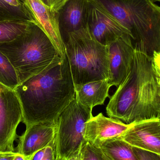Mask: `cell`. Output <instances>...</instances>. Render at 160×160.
Listing matches in <instances>:
<instances>
[{"label": "cell", "instance_id": "cell-1", "mask_svg": "<svg viewBox=\"0 0 160 160\" xmlns=\"http://www.w3.org/2000/svg\"><path fill=\"white\" fill-rule=\"evenodd\" d=\"M160 52L135 48L131 69L110 97V118L126 124L160 118Z\"/></svg>", "mask_w": 160, "mask_h": 160}, {"label": "cell", "instance_id": "cell-2", "mask_svg": "<svg viewBox=\"0 0 160 160\" xmlns=\"http://www.w3.org/2000/svg\"><path fill=\"white\" fill-rule=\"evenodd\" d=\"M14 90L21 105L26 128L56 122L61 112L75 98L66 55H57L44 70L19 84Z\"/></svg>", "mask_w": 160, "mask_h": 160}, {"label": "cell", "instance_id": "cell-3", "mask_svg": "<svg viewBox=\"0 0 160 160\" xmlns=\"http://www.w3.org/2000/svg\"><path fill=\"white\" fill-rule=\"evenodd\" d=\"M131 34L135 48L160 52V8L149 0H95Z\"/></svg>", "mask_w": 160, "mask_h": 160}, {"label": "cell", "instance_id": "cell-4", "mask_svg": "<svg viewBox=\"0 0 160 160\" xmlns=\"http://www.w3.org/2000/svg\"><path fill=\"white\" fill-rule=\"evenodd\" d=\"M0 52L14 67L19 84L40 73L59 55L36 22H31L27 31L13 41L0 44Z\"/></svg>", "mask_w": 160, "mask_h": 160}, {"label": "cell", "instance_id": "cell-5", "mask_svg": "<svg viewBox=\"0 0 160 160\" xmlns=\"http://www.w3.org/2000/svg\"><path fill=\"white\" fill-rule=\"evenodd\" d=\"M64 43L74 85L109 78V47L98 42L88 27L69 34Z\"/></svg>", "mask_w": 160, "mask_h": 160}, {"label": "cell", "instance_id": "cell-6", "mask_svg": "<svg viewBox=\"0 0 160 160\" xmlns=\"http://www.w3.org/2000/svg\"><path fill=\"white\" fill-rule=\"evenodd\" d=\"M92 110L80 104L75 98L61 112L56 121L57 158L65 159L86 142L84 137L85 124L93 116Z\"/></svg>", "mask_w": 160, "mask_h": 160}, {"label": "cell", "instance_id": "cell-7", "mask_svg": "<svg viewBox=\"0 0 160 160\" xmlns=\"http://www.w3.org/2000/svg\"><path fill=\"white\" fill-rule=\"evenodd\" d=\"M22 119V109L16 92L0 83V151H15L17 128Z\"/></svg>", "mask_w": 160, "mask_h": 160}, {"label": "cell", "instance_id": "cell-8", "mask_svg": "<svg viewBox=\"0 0 160 160\" xmlns=\"http://www.w3.org/2000/svg\"><path fill=\"white\" fill-rule=\"evenodd\" d=\"M87 27L93 37L105 46L127 36L132 40L130 32L95 0H89Z\"/></svg>", "mask_w": 160, "mask_h": 160}, {"label": "cell", "instance_id": "cell-9", "mask_svg": "<svg viewBox=\"0 0 160 160\" xmlns=\"http://www.w3.org/2000/svg\"><path fill=\"white\" fill-rule=\"evenodd\" d=\"M109 81L116 88L124 81L131 69L135 48L130 37L124 36L108 45Z\"/></svg>", "mask_w": 160, "mask_h": 160}, {"label": "cell", "instance_id": "cell-10", "mask_svg": "<svg viewBox=\"0 0 160 160\" xmlns=\"http://www.w3.org/2000/svg\"><path fill=\"white\" fill-rule=\"evenodd\" d=\"M120 139L132 147L160 155V118L132 124Z\"/></svg>", "mask_w": 160, "mask_h": 160}, {"label": "cell", "instance_id": "cell-11", "mask_svg": "<svg viewBox=\"0 0 160 160\" xmlns=\"http://www.w3.org/2000/svg\"><path fill=\"white\" fill-rule=\"evenodd\" d=\"M132 124H126L116 118L104 116L100 113L92 116L85 124L84 140L98 147L106 141L119 139Z\"/></svg>", "mask_w": 160, "mask_h": 160}, {"label": "cell", "instance_id": "cell-12", "mask_svg": "<svg viewBox=\"0 0 160 160\" xmlns=\"http://www.w3.org/2000/svg\"><path fill=\"white\" fill-rule=\"evenodd\" d=\"M56 122L34 124L26 128L20 136L15 152L30 158L38 150L48 146L55 138Z\"/></svg>", "mask_w": 160, "mask_h": 160}, {"label": "cell", "instance_id": "cell-13", "mask_svg": "<svg viewBox=\"0 0 160 160\" xmlns=\"http://www.w3.org/2000/svg\"><path fill=\"white\" fill-rule=\"evenodd\" d=\"M40 28L48 36L60 56H65V43L62 39L57 12L52 11L41 0H23Z\"/></svg>", "mask_w": 160, "mask_h": 160}, {"label": "cell", "instance_id": "cell-14", "mask_svg": "<svg viewBox=\"0 0 160 160\" xmlns=\"http://www.w3.org/2000/svg\"><path fill=\"white\" fill-rule=\"evenodd\" d=\"M89 0H67L57 11L60 34L64 42L68 35L87 27Z\"/></svg>", "mask_w": 160, "mask_h": 160}, {"label": "cell", "instance_id": "cell-15", "mask_svg": "<svg viewBox=\"0 0 160 160\" xmlns=\"http://www.w3.org/2000/svg\"><path fill=\"white\" fill-rule=\"evenodd\" d=\"M74 86L75 99L77 102L92 110L95 106L104 104L107 98H110L109 91L112 86L109 79Z\"/></svg>", "mask_w": 160, "mask_h": 160}, {"label": "cell", "instance_id": "cell-16", "mask_svg": "<svg viewBox=\"0 0 160 160\" xmlns=\"http://www.w3.org/2000/svg\"><path fill=\"white\" fill-rule=\"evenodd\" d=\"M97 148L107 153L114 160H140L133 147L120 138L106 141Z\"/></svg>", "mask_w": 160, "mask_h": 160}, {"label": "cell", "instance_id": "cell-17", "mask_svg": "<svg viewBox=\"0 0 160 160\" xmlns=\"http://www.w3.org/2000/svg\"><path fill=\"white\" fill-rule=\"evenodd\" d=\"M31 22L20 20L0 21V44L11 42L26 32Z\"/></svg>", "mask_w": 160, "mask_h": 160}, {"label": "cell", "instance_id": "cell-18", "mask_svg": "<svg viewBox=\"0 0 160 160\" xmlns=\"http://www.w3.org/2000/svg\"><path fill=\"white\" fill-rule=\"evenodd\" d=\"M8 20H20L36 22L28 8H19L8 4L0 0V21Z\"/></svg>", "mask_w": 160, "mask_h": 160}, {"label": "cell", "instance_id": "cell-19", "mask_svg": "<svg viewBox=\"0 0 160 160\" xmlns=\"http://www.w3.org/2000/svg\"><path fill=\"white\" fill-rule=\"evenodd\" d=\"M0 83L14 90L19 84L14 67L8 58L0 52Z\"/></svg>", "mask_w": 160, "mask_h": 160}, {"label": "cell", "instance_id": "cell-20", "mask_svg": "<svg viewBox=\"0 0 160 160\" xmlns=\"http://www.w3.org/2000/svg\"><path fill=\"white\" fill-rule=\"evenodd\" d=\"M83 160H104L98 148L86 142L82 148Z\"/></svg>", "mask_w": 160, "mask_h": 160}, {"label": "cell", "instance_id": "cell-21", "mask_svg": "<svg viewBox=\"0 0 160 160\" xmlns=\"http://www.w3.org/2000/svg\"><path fill=\"white\" fill-rule=\"evenodd\" d=\"M133 150L140 160H160V155L135 148Z\"/></svg>", "mask_w": 160, "mask_h": 160}, {"label": "cell", "instance_id": "cell-22", "mask_svg": "<svg viewBox=\"0 0 160 160\" xmlns=\"http://www.w3.org/2000/svg\"><path fill=\"white\" fill-rule=\"evenodd\" d=\"M67 0H47V6L52 11L57 12Z\"/></svg>", "mask_w": 160, "mask_h": 160}, {"label": "cell", "instance_id": "cell-23", "mask_svg": "<svg viewBox=\"0 0 160 160\" xmlns=\"http://www.w3.org/2000/svg\"><path fill=\"white\" fill-rule=\"evenodd\" d=\"M18 154L15 151H0V160H12Z\"/></svg>", "mask_w": 160, "mask_h": 160}, {"label": "cell", "instance_id": "cell-24", "mask_svg": "<svg viewBox=\"0 0 160 160\" xmlns=\"http://www.w3.org/2000/svg\"><path fill=\"white\" fill-rule=\"evenodd\" d=\"M82 146L80 149L71 153L67 158L65 159V160H83L82 150Z\"/></svg>", "mask_w": 160, "mask_h": 160}, {"label": "cell", "instance_id": "cell-25", "mask_svg": "<svg viewBox=\"0 0 160 160\" xmlns=\"http://www.w3.org/2000/svg\"><path fill=\"white\" fill-rule=\"evenodd\" d=\"M10 5L19 8H27L23 0H3Z\"/></svg>", "mask_w": 160, "mask_h": 160}, {"label": "cell", "instance_id": "cell-26", "mask_svg": "<svg viewBox=\"0 0 160 160\" xmlns=\"http://www.w3.org/2000/svg\"><path fill=\"white\" fill-rule=\"evenodd\" d=\"M57 158V154H56V150L51 152L43 160H56Z\"/></svg>", "mask_w": 160, "mask_h": 160}, {"label": "cell", "instance_id": "cell-27", "mask_svg": "<svg viewBox=\"0 0 160 160\" xmlns=\"http://www.w3.org/2000/svg\"><path fill=\"white\" fill-rule=\"evenodd\" d=\"M99 148L100 150L101 153V156H102V158H103V160H114L107 154L106 152H104L103 150H101V149Z\"/></svg>", "mask_w": 160, "mask_h": 160}, {"label": "cell", "instance_id": "cell-28", "mask_svg": "<svg viewBox=\"0 0 160 160\" xmlns=\"http://www.w3.org/2000/svg\"><path fill=\"white\" fill-rule=\"evenodd\" d=\"M12 160H30V159L27 158L23 155L18 153Z\"/></svg>", "mask_w": 160, "mask_h": 160}, {"label": "cell", "instance_id": "cell-29", "mask_svg": "<svg viewBox=\"0 0 160 160\" xmlns=\"http://www.w3.org/2000/svg\"><path fill=\"white\" fill-rule=\"evenodd\" d=\"M41 1H42V2H43L44 4H45L47 6V0H41Z\"/></svg>", "mask_w": 160, "mask_h": 160}, {"label": "cell", "instance_id": "cell-30", "mask_svg": "<svg viewBox=\"0 0 160 160\" xmlns=\"http://www.w3.org/2000/svg\"><path fill=\"white\" fill-rule=\"evenodd\" d=\"M160 0H154V2H160Z\"/></svg>", "mask_w": 160, "mask_h": 160}, {"label": "cell", "instance_id": "cell-31", "mask_svg": "<svg viewBox=\"0 0 160 160\" xmlns=\"http://www.w3.org/2000/svg\"><path fill=\"white\" fill-rule=\"evenodd\" d=\"M56 160H65V159H63L59 158H57V159H56Z\"/></svg>", "mask_w": 160, "mask_h": 160}, {"label": "cell", "instance_id": "cell-32", "mask_svg": "<svg viewBox=\"0 0 160 160\" xmlns=\"http://www.w3.org/2000/svg\"><path fill=\"white\" fill-rule=\"evenodd\" d=\"M149 1H152V2H154V0H149ZM154 3H155V2H154Z\"/></svg>", "mask_w": 160, "mask_h": 160}, {"label": "cell", "instance_id": "cell-33", "mask_svg": "<svg viewBox=\"0 0 160 160\" xmlns=\"http://www.w3.org/2000/svg\"></svg>", "mask_w": 160, "mask_h": 160}]
</instances>
